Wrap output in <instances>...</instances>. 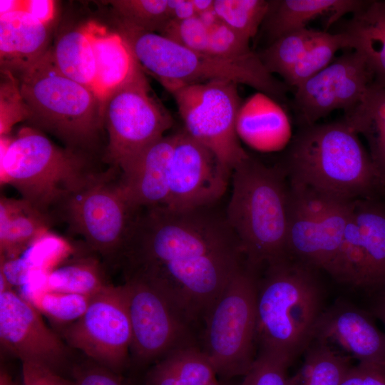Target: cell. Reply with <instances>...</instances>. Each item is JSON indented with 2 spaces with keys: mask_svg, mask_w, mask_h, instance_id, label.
Here are the masks:
<instances>
[{
  "mask_svg": "<svg viewBox=\"0 0 385 385\" xmlns=\"http://www.w3.org/2000/svg\"><path fill=\"white\" fill-rule=\"evenodd\" d=\"M15 76L33 124L73 145L94 140L103 123L101 102L91 89L59 71L51 48Z\"/></svg>",
  "mask_w": 385,
  "mask_h": 385,
  "instance_id": "6",
  "label": "cell"
},
{
  "mask_svg": "<svg viewBox=\"0 0 385 385\" xmlns=\"http://www.w3.org/2000/svg\"><path fill=\"white\" fill-rule=\"evenodd\" d=\"M68 245L59 237L48 233L35 240L21 256L36 273L45 274L68 250Z\"/></svg>",
  "mask_w": 385,
  "mask_h": 385,
  "instance_id": "41",
  "label": "cell"
},
{
  "mask_svg": "<svg viewBox=\"0 0 385 385\" xmlns=\"http://www.w3.org/2000/svg\"><path fill=\"white\" fill-rule=\"evenodd\" d=\"M51 219L23 200L0 201L1 258L20 256L35 240L47 233Z\"/></svg>",
  "mask_w": 385,
  "mask_h": 385,
  "instance_id": "26",
  "label": "cell"
},
{
  "mask_svg": "<svg viewBox=\"0 0 385 385\" xmlns=\"http://www.w3.org/2000/svg\"><path fill=\"white\" fill-rule=\"evenodd\" d=\"M49 33L25 11L0 15L1 71L17 76L33 65L48 50Z\"/></svg>",
  "mask_w": 385,
  "mask_h": 385,
  "instance_id": "22",
  "label": "cell"
},
{
  "mask_svg": "<svg viewBox=\"0 0 385 385\" xmlns=\"http://www.w3.org/2000/svg\"><path fill=\"white\" fill-rule=\"evenodd\" d=\"M84 28L96 58L94 93L101 102L103 111L104 103L110 95L143 68L118 32H110L94 21L87 23Z\"/></svg>",
  "mask_w": 385,
  "mask_h": 385,
  "instance_id": "21",
  "label": "cell"
},
{
  "mask_svg": "<svg viewBox=\"0 0 385 385\" xmlns=\"http://www.w3.org/2000/svg\"><path fill=\"white\" fill-rule=\"evenodd\" d=\"M342 48L350 49L349 37L344 31H320L284 79L285 84L297 87L329 65L336 53Z\"/></svg>",
  "mask_w": 385,
  "mask_h": 385,
  "instance_id": "33",
  "label": "cell"
},
{
  "mask_svg": "<svg viewBox=\"0 0 385 385\" xmlns=\"http://www.w3.org/2000/svg\"><path fill=\"white\" fill-rule=\"evenodd\" d=\"M171 20L181 21L196 16L192 0H169Z\"/></svg>",
  "mask_w": 385,
  "mask_h": 385,
  "instance_id": "47",
  "label": "cell"
},
{
  "mask_svg": "<svg viewBox=\"0 0 385 385\" xmlns=\"http://www.w3.org/2000/svg\"><path fill=\"white\" fill-rule=\"evenodd\" d=\"M0 385H16V384L9 374L1 370L0 374Z\"/></svg>",
  "mask_w": 385,
  "mask_h": 385,
  "instance_id": "52",
  "label": "cell"
},
{
  "mask_svg": "<svg viewBox=\"0 0 385 385\" xmlns=\"http://www.w3.org/2000/svg\"><path fill=\"white\" fill-rule=\"evenodd\" d=\"M123 286L132 332L130 352L136 361L150 362L176 349L197 344L194 329L153 284L128 276Z\"/></svg>",
  "mask_w": 385,
  "mask_h": 385,
  "instance_id": "12",
  "label": "cell"
},
{
  "mask_svg": "<svg viewBox=\"0 0 385 385\" xmlns=\"http://www.w3.org/2000/svg\"><path fill=\"white\" fill-rule=\"evenodd\" d=\"M217 376L201 347L191 344L160 359L148 373L144 385H208Z\"/></svg>",
  "mask_w": 385,
  "mask_h": 385,
  "instance_id": "28",
  "label": "cell"
},
{
  "mask_svg": "<svg viewBox=\"0 0 385 385\" xmlns=\"http://www.w3.org/2000/svg\"><path fill=\"white\" fill-rule=\"evenodd\" d=\"M103 118L108 134L106 159L120 170L173 124L169 112L151 94L143 69L110 95Z\"/></svg>",
  "mask_w": 385,
  "mask_h": 385,
  "instance_id": "10",
  "label": "cell"
},
{
  "mask_svg": "<svg viewBox=\"0 0 385 385\" xmlns=\"http://www.w3.org/2000/svg\"><path fill=\"white\" fill-rule=\"evenodd\" d=\"M73 385H124L115 372L94 362L75 371Z\"/></svg>",
  "mask_w": 385,
  "mask_h": 385,
  "instance_id": "44",
  "label": "cell"
},
{
  "mask_svg": "<svg viewBox=\"0 0 385 385\" xmlns=\"http://www.w3.org/2000/svg\"><path fill=\"white\" fill-rule=\"evenodd\" d=\"M108 285L99 263L88 258L55 267L23 287L93 296Z\"/></svg>",
  "mask_w": 385,
  "mask_h": 385,
  "instance_id": "31",
  "label": "cell"
},
{
  "mask_svg": "<svg viewBox=\"0 0 385 385\" xmlns=\"http://www.w3.org/2000/svg\"><path fill=\"white\" fill-rule=\"evenodd\" d=\"M272 98L258 93L241 105L236 120L240 139L254 149H281L289 137V125L282 108Z\"/></svg>",
  "mask_w": 385,
  "mask_h": 385,
  "instance_id": "23",
  "label": "cell"
},
{
  "mask_svg": "<svg viewBox=\"0 0 385 385\" xmlns=\"http://www.w3.org/2000/svg\"><path fill=\"white\" fill-rule=\"evenodd\" d=\"M145 71L168 91L173 87L226 79L284 99L288 86L266 70L260 71L188 48L156 32L118 21V31Z\"/></svg>",
  "mask_w": 385,
  "mask_h": 385,
  "instance_id": "7",
  "label": "cell"
},
{
  "mask_svg": "<svg viewBox=\"0 0 385 385\" xmlns=\"http://www.w3.org/2000/svg\"><path fill=\"white\" fill-rule=\"evenodd\" d=\"M112 174H96L58 207L71 229L104 257L120 256L139 210Z\"/></svg>",
  "mask_w": 385,
  "mask_h": 385,
  "instance_id": "11",
  "label": "cell"
},
{
  "mask_svg": "<svg viewBox=\"0 0 385 385\" xmlns=\"http://www.w3.org/2000/svg\"><path fill=\"white\" fill-rule=\"evenodd\" d=\"M173 145L174 133L164 135L120 170L119 185L136 210L166 206Z\"/></svg>",
  "mask_w": 385,
  "mask_h": 385,
  "instance_id": "20",
  "label": "cell"
},
{
  "mask_svg": "<svg viewBox=\"0 0 385 385\" xmlns=\"http://www.w3.org/2000/svg\"><path fill=\"white\" fill-rule=\"evenodd\" d=\"M21 0H1L0 15L21 11Z\"/></svg>",
  "mask_w": 385,
  "mask_h": 385,
  "instance_id": "49",
  "label": "cell"
},
{
  "mask_svg": "<svg viewBox=\"0 0 385 385\" xmlns=\"http://www.w3.org/2000/svg\"><path fill=\"white\" fill-rule=\"evenodd\" d=\"M343 120L366 139L369 154L385 187V87L374 82L361 101L344 112Z\"/></svg>",
  "mask_w": 385,
  "mask_h": 385,
  "instance_id": "27",
  "label": "cell"
},
{
  "mask_svg": "<svg viewBox=\"0 0 385 385\" xmlns=\"http://www.w3.org/2000/svg\"><path fill=\"white\" fill-rule=\"evenodd\" d=\"M231 173L184 129L175 133L165 207L188 210L212 206L225 194Z\"/></svg>",
  "mask_w": 385,
  "mask_h": 385,
  "instance_id": "16",
  "label": "cell"
},
{
  "mask_svg": "<svg viewBox=\"0 0 385 385\" xmlns=\"http://www.w3.org/2000/svg\"><path fill=\"white\" fill-rule=\"evenodd\" d=\"M109 4L119 21L135 28L159 33L171 20L169 0H114Z\"/></svg>",
  "mask_w": 385,
  "mask_h": 385,
  "instance_id": "37",
  "label": "cell"
},
{
  "mask_svg": "<svg viewBox=\"0 0 385 385\" xmlns=\"http://www.w3.org/2000/svg\"><path fill=\"white\" fill-rule=\"evenodd\" d=\"M320 31L307 27L293 31L268 44L257 54L269 73L285 79Z\"/></svg>",
  "mask_w": 385,
  "mask_h": 385,
  "instance_id": "32",
  "label": "cell"
},
{
  "mask_svg": "<svg viewBox=\"0 0 385 385\" xmlns=\"http://www.w3.org/2000/svg\"><path fill=\"white\" fill-rule=\"evenodd\" d=\"M1 71L0 133L2 137L11 130L14 125L29 119V112L17 78L9 71Z\"/></svg>",
  "mask_w": 385,
  "mask_h": 385,
  "instance_id": "39",
  "label": "cell"
},
{
  "mask_svg": "<svg viewBox=\"0 0 385 385\" xmlns=\"http://www.w3.org/2000/svg\"><path fill=\"white\" fill-rule=\"evenodd\" d=\"M334 279L368 294L385 286V203L378 199L354 201Z\"/></svg>",
  "mask_w": 385,
  "mask_h": 385,
  "instance_id": "14",
  "label": "cell"
},
{
  "mask_svg": "<svg viewBox=\"0 0 385 385\" xmlns=\"http://www.w3.org/2000/svg\"><path fill=\"white\" fill-rule=\"evenodd\" d=\"M12 290V286L6 279L5 276L0 273V293Z\"/></svg>",
  "mask_w": 385,
  "mask_h": 385,
  "instance_id": "51",
  "label": "cell"
},
{
  "mask_svg": "<svg viewBox=\"0 0 385 385\" xmlns=\"http://www.w3.org/2000/svg\"><path fill=\"white\" fill-rule=\"evenodd\" d=\"M303 354V362L289 376L288 385H339L354 366L350 357L315 340Z\"/></svg>",
  "mask_w": 385,
  "mask_h": 385,
  "instance_id": "30",
  "label": "cell"
},
{
  "mask_svg": "<svg viewBox=\"0 0 385 385\" xmlns=\"http://www.w3.org/2000/svg\"><path fill=\"white\" fill-rule=\"evenodd\" d=\"M208 385H225L222 383H220L219 381H217V379L215 381H213L212 383L208 384Z\"/></svg>",
  "mask_w": 385,
  "mask_h": 385,
  "instance_id": "53",
  "label": "cell"
},
{
  "mask_svg": "<svg viewBox=\"0 0 385 385\" xmlns=\"http://www.w3.org/2000/svg\"><path fill=\"white\" fill-rule=\"evenodd\" d=\"M51 49L53 62L59 71L94 93L96 58L84 26L63 34Z\"/></svg>",
  "mask_w": 385,
  "mask_h": 385,
  "instance_id": "29",
  "label": "cell"
},
{
  "mask_svg": "<svg viewBox=\"0 0 385 385\" xmlns=\"http://www.w3.org/2000/svg\"><path fill=\"white\" fill-rule=\"evenodd\" d=\"M64 337L93 362L115 372L128 361L132 339L123 285H108L93 296L84 314L64 330Z\"/></svg>",
  "mask_w": 385,
  "mask_h": 385,
  "instance_id": "13",
  "label": "cell"
},
{
  "mask_svg": "<svg viewBox=\"0 0 385 385\" xmlns=\"http://www.w3.org/2000/svg\"><path fill=\"white\" fill-rule=\"evenodd\" d=\"M289 366L277 357L257 354L241 385H288Z\"/></svg>",
  "mask_w": 385,
  "mask_h": 385,
  "instance_id": "42",
  "label": "cell"
},
{
  "mask_svg": "<svg viewBox=\"0 0 385 385\" xmlns=\"http://www.w3.org/2000/svg\"><path fill=\"white\" fill-rule=\"evenodd\" d=\"M374 81L363 56L348 51L294 88L292 106L298 123L313 125L334 110L351 109Z\"/></svg>",
  "mask_w": 385,
  "mask_h": 385,
  "instance_id": "15",
  "label": "cell"
},
{
  "mask_svg": "<svg viewBox=\"0 0 385 385\" xmlns=\"http://www.w3.org/2000/svg\"><path fill=\"white\" fill-rule=\"evenodd\" d=\"M250 41L219 21L210 29L207 54L252 69L267 71L258 54L251 49Z\"/></svg>",
  "mask_w": 385,
  "mask_h": 385,
  "instance_id": "36",
  "label": "cell"
},
{
  "mask_svg": "<svg viewBox=\"0 0 385 385\" xmlns=\"http://www.w3.org/2000/svg\"><path fill=\"white\" fill-rule=\"evenodd\" d=\"M0 168L1 182L12 185L23 200L46 215L97 174L81 156L31 127L21 128L13 139L1 137Z\"/></svg>",
  "mask_w": 385,
  "mask_h": 385,
  "instance_id": "5",
  "label": "cell"
},
{
  "mask_svg": "<svg viewBox=\"0 0 385 385\" xmlns=\"http://www.w3.org/2000/svg\"><path fill=\"white\" fill-rule=\"evenodd\" d=\"M339 385H385V364L357 363Z\"/></svg>",
  "mask_w": 385,
  "mask_h": 385,
  "instance_id": "43",
  "label": "cell"
},
{
  "mask_svg": "<svg viewBox=\"0 0 385 385\" xmlns=\"http://www.w3.org/2000/svg\"><path fill=\"white\" fill-rule=\"evenodd\" d=\"M158 34L188 48L207 53L210 29L197 16L181 21L170 20Z\"/></svg>",
  "mask_w": 385,
  "mask_h": 385,
  "instance_id": "40",
  "label": "cell"
},
{
  "mask_svg": "<svg viewBox=\"0 0 385 385\" xmlns=\"http://www.w3.org/2000/svg\"><path fill=\"white\" fill-rule=\"evenodd\" d=\"M225 217L246 263L257 271L288 257L289 188L284 173L250 155L232 171Z\"/></svg>",
  "mask_w": 385,
  "mask_h": 385,
  "instance_id": "4",
  "label": "cell"
},
{
  "mask_svg": "<svg viewBox=\"0 0 385 385\" xmlns=\"http://www.w3.org/2000/svg\"><path fill=\"white\" fill-rule=\"evenodd\" d=\"M366 1L360 0H274L261 26L269 44L307 23L327 15V28L348 13L354 14Z\"/></svg>",
  "mask_w": 385,
  "mask_h": 385,
  "instance_id": "24",
  "label": "cell"
},
{
  "mask_svg": "<svg viewBox=\"0 0 385 385\" xmlns=\"http://www.w3.org/2000/svg\"><path fill=\"white\" fill-rule=\"evenodd\" d=\"M120 256L128 276L153 284L193 328L245 264L225 215L212 206L139 210Z\"/></svg>",
  "mask_w": 385,
  "mask_h": 385,
  "instance_id": "1",
  "label": "cell"
},
{
  "mask_svg": "<svg viewBox=\"0 0 385 385\" xmlns=\"http://www.w3.org/2000/svg\"><path fill=\"white\" fill-rule=\"evenodd\" d=\"M354 202H349L320 220L307 218L289 210L287 255L332 277Z\"/></svg>",
  "mask_w": 385,
  "mask_h": 385,
  "instance_id": "19",
  "label": "cell"
},
{
  "mask_svg": "<svg viewBox=\"0 0 385 385\" xmlns=\"http://www.w3.org/2000/svg\"><path fill=\"white\" fill-rule=\"evenodd\" d=\"M258 271L247 263L236 273L207 313L202 350L224 379L245 376L253 362L256 342Z\"/></svg>",
  "mask_w": 385,
  "mask_h": 385,
  "instance_id": "8",
  "label": "cell"
},
{
  "mask_svg": "<svg viewBox=\"0 0 385 385\" xmlns=\"http://www.w3.org/2000/svg\"><path fill=\"white\" fill-rule=\"evenodd\" d=\"M0 341L22 363L53 371L67 356L66 345L44 323L41 313L14 290L0 293Z\"/></svg>",
  "mask_w": 385,
  "mask_h": 385,
  "instance_id": "17",
  "label": "cell"
},
{
  "mask_svg": "<svg viewBox=\"0 0 385 385\" xmlns=\"http://www.w3.org/2000/svg\"><path fill=\"white\" fill-rule=\"evenodd\" d=\"M237 83L226 79L173 87L185 132L210 150L231 172L250 155L236 131L241 106Z\"/></svg>",
  "mask_w": 385,
  "mask_h": 385,
  "instance_id": "9",
  "label": "cell"
},
{
  "mask_svg": "<svg viewBox=\"0 0 385 385\" xmlns=\"http://www.w3.org/2000/svg\"><path fill=\"white\" fill-rule=\"evenodd\" d=\"M270 6L265 0H215L219 20L250 41L260 30Z\"/></svg>",
  "mask_w": 385,
  "mask_h": 385,
  "instance_id": "35",
  "label": "cell"
},
{
  "mask_svg": "<svg viewBox=\"0 0 385 385\" xmlns=\"http://www.w3.org/2000/svg\"><path fill=\"white\" fill-rule=\"evenodd\" d=\"M342 31L349 37L350 49L366 60L374 82L385 87V1H366Z\"/></svg>",
  "mask_w": 385,
  "mask_h": 385,
  "instance_id": "25",
  "label": "cell"
},
{
  "mask_svg": "<svg viewBox=\"0 0 385 385\" xmlns=\"http://www.w3.org/2000/svg\"><path fill=\"white\" fill-rule=\"evenodd\" d=\"M197 16L213 9V0H192Z\"/></svg>",
  "mask_w": 385,
  "mask_h": 385,
  "instance_id": "50",
  "label": "cell"
},
{
  "mask_svg": "<svg viewBox=\"0 0 385 385\" xmlns=\"http://www.w3.org/2000/svg\"><path fill=\"white\" fill-rule=\"evenodd\" d=\"M23 385H73L47 367L28 362L22 363Z\"/></svg>",
  "mask_w": 385,
  "mask_h": 385,
  "instance_id": "45",
  "label": "cell"
},
{
  "mask_svg": "<svg viewBox=\"0 0 385 385\" xmlns=\"http://www.w3.org/2000/svg\"><path fill=\"white\" fill-rule=\"evenodd\" d=\"M290 183L340 200L378 199L385 187L358 135L342 120L302 127L286 158Z\"/></svg>",
  "mask_w": 385,
  "mask_h": 385,
  "instance_id": "3",
  "label": "cell"
},
{
  "mask_svg": "<svg viewBox=\"0 0 385 385\" xmlns=\"http://www.w3.org/2000/svg\"><path fill=\"white\" fill-rule=\"evenodd\" d=\"M346 202L313 188L290 183L289 210L303 217L320 220Z\"/></svg>",
  "mask_w": 385,
  "mask_h": 385,
  "instance_id": "38",
  "label": "cell"
},
{
  "mask_svg": "<svg viewBox=\"0 0 385 385\" xmlns=\"http://www.w3.org/2000/svg\"><path fill=\"white\" fill-rule=\"evenodd\" d=\"M264 267L257 283V354L290 366L314 339L326 309L324 292L316 270L289 256Z\"/></svg>",
  "mask_w": 385,
  "mask_h": 385,
  "instance_id": "2",
  "label": "cell"
},
{
  "mask_svg": "<svg viewBox=\"0 0 385 385\" xmlns=\"http://www.w3.org/2000/svg\"><path fill=\"white\" fill-rule=\"evenodd\" d=\"M369 311L344 300L326 307L314 339L355 359L358 363L385 364V332Z\"/></svg>",
  "mask_w": 385,
  "mask_h": 385,
  "instance_id": "18",
  "label": "cell"
},
{
  "mask_svg": "<svg viewBox=\"0 0 385 385\" xmlns=\"http://www.w3.org/2000/svg\"><path fill=\"white\" fill-rule=\"evenodd\" d=\"M368 295L371 301L369 312L382 323L385 329V286Z\"/></svg>",
  "mask_w": 385,
  "mask_h": 385,
  "instance_id": "48",
  "label": "cell"
},
{
  "mask_svg": "<svg viewBox=\"0 0 385 385\" xmlns=\"http://www.w3.org/2000/svg\"><path fill=\"white\" fill-rule=\"evenodd\" d=\"M55 1L52 0L21 1V11H25L49 26L55 16Z\"/></svg>",
  "mask_w": 385,
  "mask_h": 385,
  "instance_id": "46",
  "label": "cell"
},
{
  "mask_svg": "<svg viewBox=\"0 0 385 385\" xmlns=\"http://www.w3.org/2000/svg\"><path fill=\"white\" fill-rule=\"evenodd\" d=\"M25 297L41 314L61 324H72L87 309L93 296L22 287Z\"/></svg>",
  "mask_w": 385,
  "mask_h": 385,
  "instance_id": "34",
  "label": "cell"
}]
</instances>
